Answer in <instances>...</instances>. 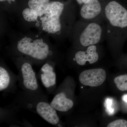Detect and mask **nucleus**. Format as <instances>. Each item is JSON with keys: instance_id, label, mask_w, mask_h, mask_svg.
I'll list each match as a JSON object with an SVG mask.
<instances>
[{"instance_id": "21", "label": "nucleus", "mask_w": 127, "mask_h": 127, "mask_svg": "<svg viewBox=\"0 0 127 127\" xmlns=\"http://www.w3.org/2000/svg\"><path fill=\"white\" fill-rule=\"evenodd\" d=\"M0 1H7L9 3H10L11 2V1L14 2V1H15V0H0Z\"/></svg>"}, {"instance_id": "5", "label": "nucleus", "mask_w": 127, "mask_h": 127, "mask_svg": "<svg viewBox=\"0 0 127 127\" xmlns=\"http://www.w3.org/2000/svg\"><path fill=\"white\" fill-rule=\"evenodd\" d=\"M36 111L40 116L48 122L56 125L59 119L56 109L47 103L41 102L37 103Z\"/></svg>"}, {"instance_id": "6", "label": "nucleus", "mask_w": 127, "mask_h": 127, "mask_svg": "<svg viewBox=\"0 0 127 127\" xmlns=\"http://www.w3.org/2000/svg\"><path fill=\"white\" fill-rule=\"evenodd\" d=\"M101 11V6L98 0H89L83 4L80 10V15L84 20H91L97 17Z\"/></svg>"}, {"instance_id": "20", "label": "nucleus", "mask_w": 127, "mask_h": 127, "mask_svg": "<svg viewBox=\"0 0 127 127\" xmlns=\"http://www.w3.org/2000/svg\"><path fill=\"white\" fill-rule=\"evenodd\" d=\"M122 99L124 101L127 103V94H125L123 96Z\"/></svg>"}, {"instance_id": "17", "label": "nucleus", "mask_w": 127, "mask_h": 127, "mask_svg": "<svg viewBox=\"0 0 127 127\" xmlns=\"http://www.w3.org/2000/svg\"><path fill=\"white\" fill-rule=\"evenodd\" d=\"M107 127H127V121L124 119H118L109 123Z\"/></svg>"}, {"instance_id": "7", "label": "nucleus", "mask_w": 127, "mask_h": 127, "mask_svg": "<svg viewBox=\"0 0 127 127\" xmlns=\"http://www.w3.org/2000/svg\"><path fill=\"white\" fill-rule=\"evenodd\" d=\"M96 47L95 45L89 46L86 51H79L75 55V60L80 65H85L87 62L92 64L97 61L98 54L96 52Z\"/></svg>"}, {"instance_id": "13", "label": "nucleus", "mask_w": 127, "mask_h": 127, "mask_svg": "<svg viewBox=\"0 0 127 127\" xmlns=\"http://www.w3.org/2000/svg\"><path fill=\"white\" fill-rule=\"evenodd\" d=\"M50 0H30L28 2L29 7L34 9L38 14L39 17L44 15L45 11Z\"/></svg>"}, {"instance_id": "2", "label": "nucleus", "mask_w": 127, "mask_h": 127, "mask_svg": "<svg viewBox=\"0 0 127 127\" xmlns=\"http://www.w3.org/2000/svg\"><path fill=\"white\" fill-rule=\"evenodd\" d=\"M104 12L111 26L120 29L127 27V10L118 2H109L105 7Z\"/></svg>"}, {"instance_id": "8", "label": "nucleus", "mask_w": 127, "mask_h": 127, "mask_svg": "<svg viewBox=\"0 0 127 127\" xmlns=\"http://www.w3.org/2000/svg\"><path fill=\"white\" fill-rule=\"evenodd\" d=\"M21 71L24 86L31 91H35L38 88L35 73L31 64L28 63L23 64L22 66Z\"/></svg>"}, {"instance_id": "19", "label": "nucleus", "mask_w": 127, "mask_h": 127, "mask_svg": "<svg viewBox=\"0 0 127 127\" xmlns=\"http://www.w3.org/2000/svg\"><path fill=\"white\" fill-rule=\"evenodd\" d=\"M89 0H77V1L79 4H84L86 3Z\"/></svg>"}, {"instance_id": "1", "label": "nucleus", "mask_w": 127, "mask_h": 127, "mask_svg": "<svg viewBox=\"0 0 127 127\" xmlns=\"http://www.w3.org/2000/svg\"><path fill=\"white\" fill-rule=\"evenodd\" d=\"M17 48L23 54L38 60L45 59L49 53V46L41 39L32 41L31 38L25 37L18 42Z\"/></svg>"}, {"instance_id": "4", "label": "nucleus", "mask_w": 127, "mask_h": 127, "mask_svg": "<svg viewBox=\"0 0 127 127\" xmlns=\"http://www.w3.org/2000/svg\"><path fill=\"white\" fill-rule=\"evenodd\" d=\"M106 78V73L102 68H95L86 70L81 73L79 81L82 84L91 87L101 86Z\"/></svg>"}, {"instance_id": "15", "label": "nucleus", "mask_w": 127, "mask_h": 127, "mask_svg": "<svg viewBox=\"0 0 127 127\" xmlns=\"http://www.w3.org/2000/svg\"><path fill=\"white\" fill-rule=\"evenodd\" d=\"M22 15L25 20L29 22H35L37 20L39 16L34 9L26 8L22 12Z\"/></svg>"}, {"instance_id": "18", "label": "nucleus", "mask_w": 127, "mask_h": 127, "mask_svg": "<svg viewBox=\"0 0 127 127\" xmlns=\"http://www.w3.org/2000/svg\"><path fill=\"white\" fill-rule=\"evenodd\" d=\"M106 104H107V109L108 111H110V113H112V109L111 108V105H112V100H110L109 99H107L106 101Z\"/></svg>"}, {"instance_id": "11", "label": "nucleus", "mask_w": 127, "mask_h": 127, "mask_svg": "<svg viewBox=\"0 0 127 127\" xmlns=\"http://www.w3.org/2000/svg\"><path fill=\"white\" fill-rule=\"evenodd\" d=\"M41 71L42 72L41 79L44 86L48 88L56 84V74L51 66L46 64L42 67Z\"/></svg>"}, {"instance_id": "14", "label": "nucleus", "mask_w": 127, "mask_h": 127, "mask_svg": "<svg viewBox=\"0 0 127 127\" xmlns=\"http://www.w3.org/2000/svg\"><path fill=\"white\" fill-rule=\"evenodd\" d=\"M10 77L7 71L2 67H0V91L7 88L10 83Z\"/></svg>"}, {"instance_id": "9", "label": "nucleus", "mask_w": 127, "mask_h": 127, "mask_svg": "<svg viewBox=\"0 0 127 127\" xmlns=\"http://www.w3.org/2000/svg\"><path fill=\"white\" fill-rule=\"evenodd\" d=\"M73 104L72 100L67 98L65 94L62 92L55 96L50 104L57 111L65 112L72 108Z\"/></svg>"}, {"instance_id": "16", "label": "nucleus", "mask_w": 127, "mask_h": 127, "mask_svg": "<svg viewBox=\"0 0 127 127\" xmlns=\"http://www.w3.org/2000/svg\"><path fill=\"white\" fill-rule=\"evenodd\" d=\"M114 82L119 91H127V75H120L115 77Z\"/></svg>"}, {"instance_id": "3", "label": "nucleus", "mask_w": 127, "mask_h": 127, "mask_svg": "<svg viewBox=\"0 0 127 127\" xmlns=\"http://www.w3.org/2000/svg\"><path fill=\"white\" fill-rule=\"evenodd\" d=\"M102 30L98 23L92 22L88 24L79 36V41L84 47L95 45L101 38Z\"/></svg>"}, {"instance_id": "12", "label": "nucleus", "mask_w": 127, "mask_h": 127, "mask_svg": "<svg viewBox=\"0 0 127 127\" xmlns=\"http://www.w3.org/2000/svg\"><path fill=\"white\" fill-rule=\"evenodd\" d=\"M64 9V5L59 1L49 2L45 11L44 15L47 17H59Z\"/></svg>"}, {"instance_id": "10", "label": "nucleus", "mask_w": 127, "mask_h": 127, "mask_svg": "<svg viewBox=\"0 0 127 127\" xmlns=\"http://www.w3.org/2000/svg\"><path fill=\"white\" fill-rule=\"evenodd\" d=\"M43 31L51 34H55L61 29L60 18L47 17L44 16L41 19Z\"/></svg>"}]
</instances>
